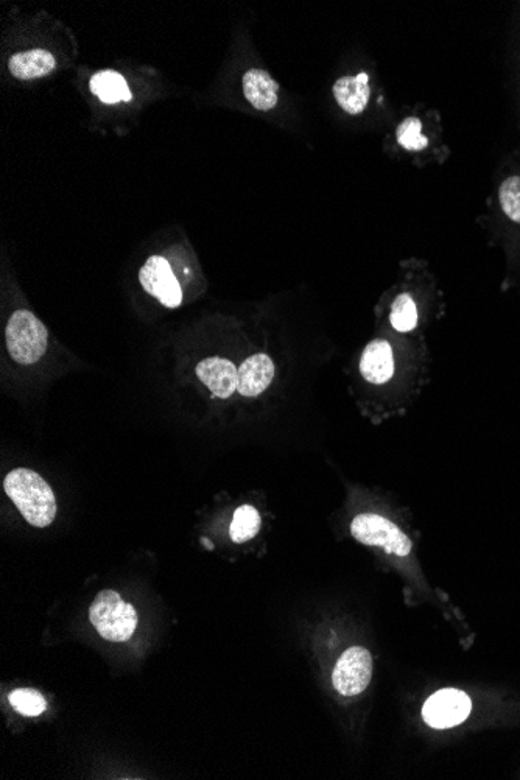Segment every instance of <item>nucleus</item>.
I'll use <instances>...</instances> for the list:
<instances>
[{"label": "nucleus", "mask_w": 520, "mask_h": 780, "mask_svg": "<svg viewBox=\"0 0 520 780\" xmlns=\"http://www.w3.org/2000/svg\"><path fill=\"white\" fill-rule=\"evenodd\" d=\"M4 489L22 517L33 527H49L57 517V500L52 488L32 469L11 471L5 477Z\"/></svg>", "instance_id": "obj_1"}, {"label": "nucleus", "mask_w": 520, "mask_h": 780, "mask_svg": "<svg viewBox=\"0 0 520 780\" xmlns=\"http://www.w3.org/2000/svg\"><path fill=\"white\" fill-rule=\"evenodd\" d=\"M5 343L11 359L19 365H35L47 351L49 332L30 310H16L5 329Z\"/></svg>", "instance_id": "obj_2"}, {"label": "nucleus", "mask_w": 520, "mask_h": 780, "mask_svg": "<svg viewBox=\"0 0 520 780\" xmlns=\"http://www.w3.org/2000/svg\"><path fill=\"white\" fill-rule=\"evenodd\" d=\"M89 620L97 633L111 642H127L138 626L136 609L111 589H105L94 598Z\"/></svg>", "instance_id": "obj_3"}, {"label": "nucleus", "mask_w": 520, "mask_h": 780, "mask_svg": "<svg viewBox=\"0 0 520 780\" xmlns=\"http://www.w3.org/2000/svg\"><path fill=\"white\" fill-rule=\"evenodd\" d=\"M351 535L355 541L368 547H377L396 556H408L412 552V541L404 531L380 514L366 513L354 517Z\"/></svg>", "instance_id": "obj_4"}, {"label": "nucleus", "mask_w": 520, "mask_h": 780, "mask_svg": "<svg viewBox=\"0 0 520 780\" xmlns=\"http://www.w3.org/2000/svg\"><path fill=\"white\" fill-rule=\"evenodd\" d=\"M371 678H373V658L363 647L348 648L341 654L332 672V684L343 696H357L365 692Z\"/></svg>", "instance_id": "obj_5"}, {"label": "nucleus", "mask_w": 520, "mask_h": 780, "mask_svg": "<svg viewBox=\"0 0 520 780\" xmlns=\"http://www.w3.org/2000/svg\"><path fill=\"white\" fill-rule=\"evenodd\" d=\"M472 703L466 693L444 689L430 696L422 707V718L430 728L449 729L463 723L471 714Z\"/></svg>", "instance_id": "obj_6"}, {"label": "nucleus", "mask_w": 520, "mask_h": 780, "mask_svg": "<svg viewBox=\"0 0 520 780\" xmlns=\"http://www.w3.org/2000/svg\"><path fill=\"white\" fill-rule=\"evenodd\" d=\"M139 281L148 295L155 296L170 309L180 306L183 301L180 282L173 275L172 268L164 257L152 256L147 259L139 271Z\"/></svg>", "instance_id": "obj_7"}, {"label": "nucleus", "mask_w": 520, "mask_h": 780, "mask_svg": "<svg viewBox=\"0 0 520 780\" xmlns=\"http://www.w3.org/2000/svg\"><path fill=\"white\" fill-rule=\"evenodd\" d=\"M197 377L217 398L228 399L237 391L239 369L222 357H209L198 363Z\"/></svg>", "instance_id": "obj_8"}, {"label": "nucleus", "mask_w": 520, "mask_h": 780, "mask_svg": "<svg viewBox=\"0 0 520 780\" xmlns=\"http://www.w3.org/2000/svg\"><path fill=\"white\" fill-rule=\"evenodd\" d=\"M275 379V363L267 354H254L239 368L237 391L245 398H257Z\"/></svg>", "instance_id": "obj_9"}, {"label": "nucleus", "mask_w": 520, "mask_h": 780, "mask_svg": "<svg viewBox=\"0 0 520 780\" xmlns=\"http://www.w3.org/2000/svg\"><path fill=\"white\" fill-rule=\"evenodd\" d=\"M360 373L373 385L390 382L394 374V354L387 340H374L366 346L360 359Z\"/></svg>", "instance_id": "obj_10"}, {"label": "nucleus", "mask_w": 520, "mask_h": 780, "mask_svg": "<svg viewBox=\"0 0 520 780\" xmlns=\"http://www.w3.org/2000/svg\"><path fill=\"white\" fill-rule=\"evenodd\" d=\"M243 95L257 111H271L279 100V85L264 69L253 67L246 71L242 80Z\"/></svg>", "instance_id": "obj_11"}, {"label": "nucleus", "mask_w": 520, "mask_h": 780, "mask_svg": "<svg viewBox=\"0 0 520 780\" xmlns=\"http://www.w3.org/2000/svg\"><path fill=\"white\" fill-rule=\"evenodd\" d=\"M332 92L338 105L346 114L359 116L365 111L371 97L368 75L363 72L359 75L341 77L340 80L335 81Z\"/></svg>", "instance_id": "obj_12"}, {"label": "nucleus", "mask_w": 520, "mask_h": 780, "mask_svg": "<svg viewBox=\"0 0 520 780\" xmlns=\"http://www.w3.org/2000/svg\"><path fill=\"white\" fill-rule=\"evenodd\" d=\"M57 60L49 50L32 49L15 53L8 60V71L18 80L27 81L46 77L55 71Z\"/></svg>", "instance_id": "obj_13"}, {"label": "nucleus", "mask_w": 520, "mask_h": 780, "mask_svg": "<svg viewBox=\"0 0 520 780\" xmlns=\"http://www.w3.org/2000/svg\"><path fill=\"white\" fill-rule=\"evenodd\" d=\"M92 94L97 95L103 103H119L131 100V92L127 81L114 71H103L91 78Z\"/></svg>", "instance_id": "obj_14"}, {"label": "nucleus", "mask_w": 520, "mask_h": 780, "mask_svg": "<svg viewBox=\"0 0 520 780\" xmlns=\"http://www.w3.org/2000/svg\"><path fill=\"white\" fill-rule=\"evenodd\" d=\"M260 524H262V519H260L259 511L254 506H240L234 513V519H232V541L237 542V544L250 541L259 533Z\"/></svg>", "instance_id": "obj_15"}, {"label": "nucleus", "mask_w": 520, "mask_h": 780, "mask_svg": "<svg viewBox=\"0 0 520 780\" xmlns=\"http://www.w3.org/2000/svg\"><path fill=\"white\" fill-rule=\"evenodd\" d=\"M390 321L398 332H412L418 326V309L412 296L401 295L396 298L391 307Z\"/></svg>", "instance_id": "obj_16"}, {"label": "nucleus", "mask_w": 520, "mask_h": 780, "mask_svg": "<svg viewBox=\"0 0 520 780\" xmlns=\"http://www.w3.org/2000/svg\"><path fill=\"white\" fill-rule=\"evenodd\" d=\"M396 138H398V144L407 152H422L429 145V139L422 134V123L418 117H407L399 125Z\"/></svg>", "instance_id": "obj_17"}, {"label": "nucleus", "mask_w": 520, "mask_h": 780, "mask_svg": "<svg viewBox=\"0 0 520 780\" xmlns=\"http://www.w3.org/2000/svg\"><path fill=\"white\" fill-rule=\"evenodd\" d=\"M11 706L25 717H38L47 709V701L38 690L18 689L10 693Z\"/></svg>", "instance_id": "obj_18"}, {"label": "nucleus", "mask_w": 520, "mask_h": 780, "mask_svg": "<svg viewBox=\"0 0 520 780\" xmlns=\"http://www.w3.org/2000/svg\"><path fill=\"white\" fill-rule=\"evenodd\" d=\"M499 197L503 212L513 222L520 223V176H511L503 181Z\"/></svg>", "instance_id": "obj_19"}]
</instances>
